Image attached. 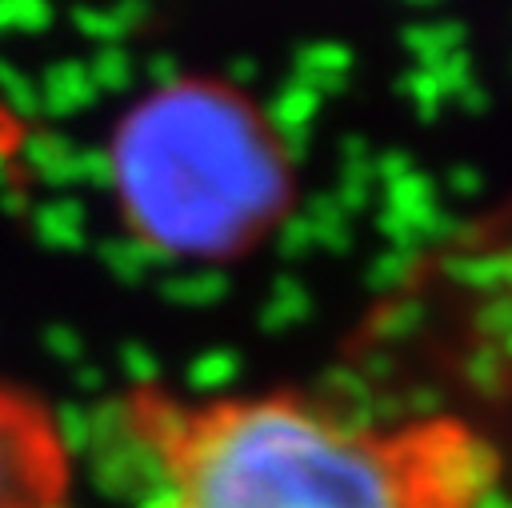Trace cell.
I'll return each instance as SVG.
<instances>
[{
    "label": "cell",
    "mask_w": 512,
    "mask_h": 508,
    "mask_svg": "<svg viewBox=\"0 0 512 508\" xmlns=\"http://www.w3.org/2000/svg\"><path fill=\"white\" fill-rule=\"evenodd\" d=\"M128 508H480V440L432 408L132 384L112 408Z\"/></svg>",
    "instance_id": "1"
},
{
    "label": "cell",
    "mask_w": 512,
    "mask_h": 508,
    "mask_svg": "<svg viewBox=\"0 0 512 508\" xmlns=\"http://www.w3.org/2000/svg\"><path fill=\"white\" fill-rule=\"evenodd\" d=\"M112 184L128 228L156 252L232 260L280 220L288 156L240 92L176 80L120 120Z\"/></svg>",
    "instance_id": "2"
},
{
    "label": "cell",
    "mask_w": 512,
    "mask_h": 508,
    "mask_svg": "<svg viewBox=\"0 0 512 508\" xmlns=\"http://www.w3.org/2000/svg\"><path fill=\"white\" fill-rule=\"evenodd\" d=\"M76 460L56 412L0 380V508H72Z\"/></svg>",
    "instance_id": "3"
}]
</instances>
